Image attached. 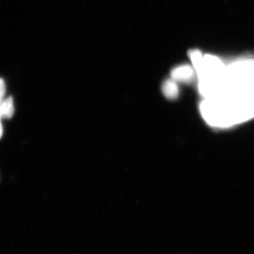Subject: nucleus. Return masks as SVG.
<instances>
[{
  "instance_id": "obj_1",
  "label": "nucleus",
  "mask_w": 254,
  "mask_h": 254,
  "mask_svg": "<svg viewBox=\"0 0 254 254\" xmlns=\"http://www.w3.org/2000/svg\"><path fill=\"white\" fill-rule=\"evenodd\" d=\"M200 110L203 118L210 126L227 128L237 125L230 95L217 99H205Z\"/></svg>"
},
{
  "instance_id": "obj_2",
  "label": "nucleus",
  "mask_w": 254,
  "mask_h": 254,
  "mask_svg": "<svg viewBox=\"0 0 254 254\" xmlns=\"http://www.w3.org/2000/svg\"><path fill=\"white\" fill-rule=\"evenodd\" d=\"M171 78L176 82L189 83L194 76L193 68L188 64L180 65L173 68L171 71Z\"/></svg>"
},
{
  "instance_id": "obj_3",
  "label": "nucleus",
  "mask_w": 254,
  "mask_h": 254,
  "mask_svg": "<svg viewBox=\"0 0 254 254\" xmlns=\"http://www.w3.org/2000/svg\"><path fill=\"white\" fill-rule=\"evenodd\" d=\"M162 91L164 96L168 98V100L177 99L180 95V89H179L178 85L177 82L174 80H166L164 82L163 86H162Z\"/></svg>"
},
{
  "instance_id": "obj_4",
  "label": "nucleus",
  "mask_w": 254,
  "mask_h": 254,
  "mask_svg": "<svg viewBox=\"0 0 254 254\" xmlns=\"http://www.w3.org/2000/svg\"><path fill=\"white\" fill-rule=\"evenodd\" d=\"M14 100L11 97L6 98L0 104V118L1 119H10L14 114Z\"/></svg>"
},
{
  "instance_id": "obj_5",
  "label": "nucleus",
  "mask_w": 254,
  "mask_h": 254,
  "mask_svg": "<svg viewBox=\"0 0 254 254\" xmlns=\"http://www.w3.org/2000/svg\"><path fill=\"white\" fill-rule=\"evenodd\" d=\"M190 60L193 64V67L196 70V72L199 73L201 71L203 66V61H204V57L202 55L201 53L198 50H190L189 53Z\"/></svg>"
},
{
  "instance_id": "obj_6",
  "label": "nucleus",
  "mask_w": 254,
  "mask_h": 254,
  "mask_svg": "<svg viewBox=\"0 0 254 254\" xmlns=\"http://www.w3.org/2000/svg\"><path fill=\"white\" fill-rule=\"evenodd\" d=\"M5 91H6V87H5L4 81L0 78V104L4 100Z\"/></svg>"
},
{
  "instance_id": "obj_7",
  "label": "nucleus",
  "mask_w": 254,
  "mask_h": 254,
  "mask_svg": "<svg viewBox=\"0 0 254 254\" xmlns=\"http://www.w3.org/2000/svg\"><path fill=\"white\" fill-rule=\"evenodd\" d=\"M1 118H0V138H1V136H2L3 134V127L2 125H1Z\"/></svg>"
},
{
  "instance_id": "obj_8",
  "label": "nucleus",
  "mask_w": 254,
  "mask_h": 254,
  "mask_svg": "<svg viewBox=\"0 0 254 254\" xmlns=\"http://www.w3.org/2000/svg\"><path fill=\"white\" fill-rule=\"evenodd\" d=\"M252 77H253L254 80V65H252Z\"/></svg>"
}]
</instances>
